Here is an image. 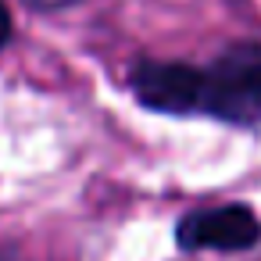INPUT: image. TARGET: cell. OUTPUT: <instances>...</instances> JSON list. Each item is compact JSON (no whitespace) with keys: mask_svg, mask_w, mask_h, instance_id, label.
<instances>
[{"mask_svg":"<svg viewBox=\"0 0 261 261\" xmlns=\"http://www.w3.org/2000/svg\"><path fill=\"white\" fill-rule=\"evenodd\" d=\"M197 115L232 129L261 125V43H232L200 68Z\"/></svg>","mask_w":261,"mask_h":261,"instance_id":"1","label":"cell"},{"mask_svg":"<svg viewBox=\"0 0 261 261\" xmlns=\"http://www.w3.org/2000/svg\"><path fill=\"white\" fill-rule=\"evenodd\" d=\"M261 243V218L250 204H215L186 211L175 222V247L193 250H222V254H243Z\"/></svg>","mask_w":261,"mask_h":261,"instance_id":"2","label":"cell"},{"mask_svg":"<svg viewBox=\"0 0 261 261\" xmlns=\"http://www.w3.org/2000/svg\"><path fill=\"white\" fill-rule=\"evenodd\" d=\"M129 93L140 108L154 115L186 118L197 115L200 100V68L190 61H165V58H140L129 68Z\"/></svg>","mask_w":261,"mask_h":261,"instance_id":"3","label":"cell"},{"mask_svg":"<svg viewBox=\"0 0 261 261\" xmlns=\"http://www.w3.org/2000/svg\"><path fill=\"white\" fill-rule=\"evenodd\" d=\"M75 4H83V0H25V8L43 11V15H50V11H65V8H75Z\"/></svg>","mask_w":261,"mask_h":261,"instance_id":"4","label":"cell"},{"mask_svg":"<svg viewBox=\"0 0 261 261\" xmlns=\"http://www.w3.org/2000/svg\"><path fill=\"white\" fill-rule=\"evenodd\" d=\"M11 36H15V22H11V11H8V4L0 0V50H4V47L11 43Z\"/></svg>","mask_w":261,"mask_h":261,"instance_id":"5","label":"cell"}]
</instances>
